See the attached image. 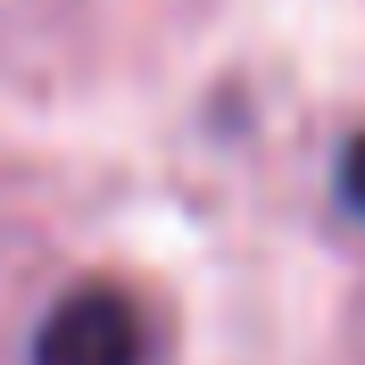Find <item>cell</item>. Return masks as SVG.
Listing matches in <instances>:
<instances>
[{
    "instance_id": "obj_1",
    "label": "cell",
    "mask_w": 365,
    "mask_h": 365,
    "mask_svg": "<svg viewBox=\"0 0 365 365\" xmlns=\"http://www.w3.org/2000/svg\"><path fill=\"white\" fill-rule=\"evenodd\" d=\"M34 365H150V324L116 282H75L34 324Z\"/></svg>"
},
{
    "instance_id": "obj_2",
    "label": "cell",
    "mask_w": 365,
    "mask_h": 365,
    "mask_svg": "<svg viewBox=\"0 0 365 365\" xmlns=\"http://www.w3.org/2000/svg\"><path fill=\"white\" fill-rule=\"evenodd\" d=\"M341 200H349V207L365 216V133L349 141V158H341Z\"/></svg>"
}]
</instances>
